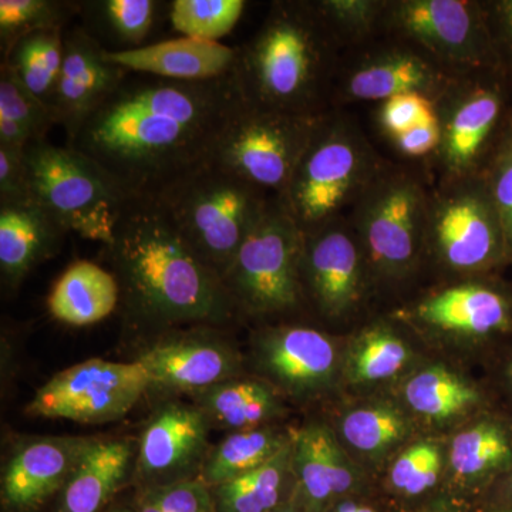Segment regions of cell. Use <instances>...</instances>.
Returning a JSON list of instances; mask_svg holds the SVG:
<instances>
[{
    "label": "cell",
    "instance_id": "6da1fadb",
    "mask_svg": "<svg viewBox=\"0 0 512 512\" xmlns=\"http://www.w3.org/2000/svg\"><path fill=\"white\" fill-rule=\"evenodd\" d=\"M244 104L234 73L177 82L128 72L66 146L92 158L127 197L154 198L210 163Z\"/></svg>",
    "mask_w": 512,
    "mask_h": 512
},
{
    "label": "cell",
    "instance_id": "7a4b0ae2",
    "mask_svg": "<svg viewBox=\"0 0 512 512\" xmlns=\"http://www.w3.org/2000/svg\"><path fill=\"white\" fill-rule=\"evenodd\" d=\"M104 249L134 322L153 329L220 325L238 312L221 276L195 254L157 198H128Z\"/></svg>",
    "mask_w": 512,
    "mask_h": 512
},
{
    "label": "cell",
    "instance_id": "3957f363",
    "mask_svg": "<svg viewBox=\"0 0 512 512\" xmlns=\"http://www.w3.org/2000/svg\"><path fill=\"white\" fill-rule=\"evenodd\" d=\"M329 22L318 5L275 3L259 32L238 47L234 76L244 103L258 109L322 116Z\"/></svg>",
    "mask_w": 512,
    "mask_h": 512
},
{
    "label": "cell",
    "instance_id": "277c9868",
    "mask_svg": "<svg viewBox=\"0 0 512 512\" xmlns=\"http://www.w3.org/2000/svg\"><path fill=\"white\" fill-rule=\"evenodd\" d=\"M154 198L222 279L272 197L210 161Z\"/></svg>",
    "mask_w": 512,
    "mask_h": 512
},
{
    "label": "cell",
    "instance_id": "5b68a950",
    "mask_svg": "<svg viewBox=\"0 0 512 512\" xmlns=\"http://www.w3.org/2000/svg\"><path fill=\"white\" fill-rule=\"evenodd\" d=\"M33 201L42 205L69 232L109 245L123 205L119 185L92 158L55 146L47 138L25 148Z\"/></svg>",
    "mask_w": 512,
    "mask_h": 512
},
{
    "label": "cell",
    "instance_id": "8992f818",
    "mask_svg": "<svg viewBox=\"0 0 512 512\" xmlns=\"http://www.w3.org/2000/svg\"><path fill=\"white\" fill-rule=\"evenodd\" d=\"M303 239L282 202L272 197L222 276L238 312L274 315L299 305Z\"/></svg>",
    "mask_w": 512,
    "mask_h": 512
},
{
    "label": "cell",
    "instance_id": "52a82bcc",
    "mask_svg": "<svg viewBox=\"0 0 512 512\" xmlns=\"http://www.w3.org/2000/svg\"><path fill=\"white\" fill-rule=\"evenodd\" d=\"M325 117L244 104L215 148L212 163L269 197H281Z\"/></svg>",
    "mask_w": 512,
    "mask_h": 512
},
{
    "label": "cell",
    "instance_id": "ba28073f",
    "mask_svg": "<svg viewBox=\"0 0 512 512\" xmlns=\"http://www.w3.org/2000/svg\"><path fill=\"white\" fill-rule=\"evenodd\" d=\"M365 170L360 144L345 128L325 119L279 201L303 234H309L335 220Z\"/></svg>",
    "mask_w": 512,
    "mask_h": 512
},
{
    "label": "cell",
    "instance_id": "9c48e42d",
    "mask_svg": "<svg viewBox=\"0 0 512 512\" xmlns=\"http://www.w3.org/2000/svg\"><path fill=\"white\" fill-rule=\"evenodd\" d=\"M151 386V377L138 360L90 359L53 376L37 390L26 412L46 419L109 423L126 416Z\"/></svg>",
    "mask_w": 512,
    "mask_h": 512
},
{
    "label": "cell",
    "instance_id": "30bf717a",
    "mask_svg": "<svg viewBox=\"0 0 512 512\" xmlns=\"http://www.w3.org/2000/svg\"><path fill=\"white\" fill-rule=\"evenodd\" d=\"M429 224L437 251L450 268L481 272L511 261L503 224L485 177L443 198Z\"/></svg>",
    "mask_w": 512,
    "mask_h": 512
},
{
    "label": "cell",
    "instance_id": "8fae6325",
    "mask_svg": "<svg viewBox=\"0 0 512 512\" xmlns=\"http://www.w3.org/2000/svg\"><path fill=\"white\" fill-rule=\"evenodd\" d=\"M426 211L423 192L410 178H386L367 194L363 239L370 258L382 271L397 274L413 264L429 224Z\"/></svg>",
    "mask_w": 512,
    "mask_h": 512
},
{
    "label": "cell",
    "instance_id": "7c38bea8",
    "mask_svg": "<svg viewBox=\"0 0 512 512\" xmlns=\"http://www.w3.org/2000/svg\"><path fill=\"white\" fill-rule=\"evenodd\" d=\"M400 28L424 46L484 72L503 70L487 15L457 0H414L397 8ZM504 72V70H503Z\"/></svg>",
    "mask_w": 512,
    "mask_h": 512
},
{
    "label": "cell",
    "instance_id": "4fadbf2b",
    "mask_svg": "<svg viewBox=\"0 0 512 512\" xmlns=\"http://www.w3.org/2000/svg\"><path fill=\"white\" fill-rule=\"evenodd\" d=\"M63 63L57 82L52 117L72 136L123 82L127 70L107 59V49L83 26L64 30Z\"/></svg>",
    "mask_w": 512,
    "mask_h": 512
},
{
    "label": "cell",
    "instance_id": "5bb4252c",
    "mask_svg": "<svg viewBox=\"0 0 512 512\" xmlns=\"http://www.w3.org/2000/svg\"><path fill=\"white\" fill-rule=\"evenodd\" d=\"M303 239L302 286L319 311L338 318L355 306L362 288V259L356 242L335 220Z\"/></svg>",
    "mask_w": 512,
    "mask_h": 512
},
{
    "label": "cell",
    "instance_id": "9a60e30c",
    "mask_svg": "<svg viewBox=\"0 0 512 512\" xmlns=\"http://www.w3.org/2000/svg\"><path fill=\"white\" fill-rule=\"evenodd\" d=\"M137 360L146 367L153 386L198 393L234 379L239 365L237 355L224 340L207 335L161 340Z\"/></svg>",
    "mask_w": 512,
    "mask_h": 512
},
{
    "label": "cell",
    "instance_id": "2e32d148",
    "mask_svg": "<svg viewBox=\"0 0 512 512\" xmlns=\"http://www.w3.org/2000/svg\"><path fill=\"white\" fill-rule=\"evenodd\" d=\"M262 370L289 393H315L328 386L336 367L332 340L309 328L266 330L256 340Z\"/></svg>",
    "mask_w": 512,
    "mask_h": 512
},
{
    "label": "cell",
    "instance_id": "e0dca14e",
    "mask_svg": "<svg viewBox=\"0 0 512 512\" xmlns=\"http://www.w3.org/2000/svg\"><path fill=\"white\" fill-rule=\"evenodd\" d=\"M93 440L45 437L19 448L2 480L3 501L16 510H29L66 485Z\"/></svg>",
    "mask_w": 512,
    "mask_h": 512
},
{
    "label": "cell",
    "instance_id": "ac0fdd59",
    "mask_svg": "<svg viewBox=\"0 0 512 512\" xmlns=\"http://www.w3.org/2000/svg\"><path fill=\"white\" fill-rule=\"evenodd\" d=\"M107 59L130 73L177 82H211L234 73L238 47L181 36L124 52L107 50Z\"/></svg>",
    "mask_w": 512,
    "mask_h": 512
},
{
    "label": "cell",
    "instance_id": "d6986e66",
    "mask_svg": "<svg viewBox=\"0 0 512 512\" xmlns=\"http://www.w3.org/2000/svg\"><path fill=\"white\" fill-rule=\"evenodd\" d=\"M210 420L200 407L165 404L147 424L138 444V471L147 477L183 473L207 450Z\"/></svg>",
    "mask_w": 512,
    "mask_h": 512
},
{
    "label": "cell",
    "instance_id": "ffe728a7",
    "mask_svg": "<svg viewBox=\"0 0 512 512\" xmlns=\"http://www.w3.org/2000/svg\"><path fill=\"white\" fill-rule=\"evenodd\" d=\"M419 316L437 328L507 342L512 339V291L491 284L454 286L421 303Z\"/></svg>",
    "mask_w": 512,
    "mask_h": 512
},
{
    "label": "cell",
    "instance_id": "44dd1931",
    "mask_svg": "<svg viewBox=\"0 0 512 512\" xmlns=\"http://www.w3.org/2000/svg\"><path fill=\"white\" fill-rule=\"evenodd\" d=\"M69 234L42 205H0V272L10 288H18L32 269L52 258Z\"/></svg>",
    "mask_w": 512,
    "mask_h": 512
},
{
    "label": "cell",
    "instance_id": "7402d4cb",
    "mask_svg": "<svg viewBox=\"0 0 512 512\" xmlns=\"http://www.w3.org/2000/svg\"><path fill=\"white\" fill-rule=\"evenodd\" d=\"M119 281L109 269L90 261L67 266L47 298L50 315L70 326L106 319L120 305Z\"/></svg>",
    "mask_w": 512,
    "mask_h": 512
},
{
    "label": "cell",
    "instance_id": "603a6c76",
    "mask_svg": "<svg viewBox=\"0 0 512 512\" xmlns=\"http://www.w3.org/2000/svg\"><path fill=\"white\" fill-rule=\"evenodd\" d=\"M292 466L312 507L353 485V471L332 431L320 424L303 427L292 440Z\"/></svg>",
    "mask_w": 512,
    "mask_h": 512
},
{
    "label": "cell",
    "instance_id": "cb8c5ba5",
    "mask_svg": "<svg viewBox=\"0 0 512 512\" xmlns=\"http://www.w3.org/2000/svg\"><path fill=\"white\" fill-rule=\"evenodd\" d=\"M133 448L123 440H93L64 485L60 512H99L119 490Z\"/></svg>",
    "mask_w": 512,
    "mask_h": 512
},
{
    "label": "cell",
    "instance_id": "d4e9b609",
    "mask_svg": "<svg viewBox=\"0 0 512 512\" xmlns=\"http://www.w3.org/2000/svg\"><path fill=\"white\" fill-rule=\"evenodd\" d=\"M451 466L458 476L498 478L512 468V421L487 416L458 434L451 446Z\"/></svg>",
    "mask_w": 512,
    "mask_h": 512
},
{
    "label": "cell",
    "instance_id": "484cf974",
    "mask_svg": "<svg viewBox=\"0 0 512 512\" xmlns=\"http://www.w3.org/2000/svg\"><path fill=\"white\" fill-rule=\"evenodd\" d=\"M208 420L234 431L258 429L279 412L274 392L256 380L229 379L200 392Z\"/></svg>",
    "mask_w": 512,
    "mask_h": 512
},
{
    "label": "cell",
    "instance_id": "4316f807",
    "mask_svg": "<svg viewBox=\"0 0 512 512\" xmlns=\"http://www.w3.org/2000/svg\"><path fill=\"white\" fill-rule=\"evenodd\" d=\"M291 444L272 429L234 431L214 447L204 464V483L211 487L228 483L264 466Z\"/></svg>",
    "mask_w": 512,
    "mask_h": 512
},
{
    "label": "cell",
    "instance_id": "83f0119b",
    "mask_svg": "<svg viewBox=\"0 0 512 512\" xmlns=\"http://www.w3.org/2000/svg\"><path fill=\"white\" fill-rule=\"evenodd\" d=\"M437 76L429 63L414 55H393L365 64L350 77L349 94L359 100H389L402 94H424Z\"/></svg>",
    "mask_w": 512,
    "mask_h": 512
},
{
    "label": "cell",
    "instance_id": "f1b7e54d",
    "mask_svg": "<svg viewBox=\"0 0 512 512\" xmlns=\"http://www.w3.org/2000/svg\"><path fill=\"white\" fill-rule=\"evenodd\" d=\"M163 3L154 0H99L80 2L86 30H96L100 36L113 40L117 52L146 46L148 36L156 25ZM92 35V33H90ZM97 37V40L100 39Z\"/></svg>",
    "mask_w": 512,
    "mask_h": 512
},
{
    "label": "cell",
    "instance_id": "f546056e",
    "mask_svg": "<svg viewBox=\"0 0 512 512\" xmlns=\"http://www.w3.org/2000/svg\"><path fill=\"white\" fill-rule=\"evenodd\" d=\"M64 30H46L23 37L2 59V64L49 109L62 70Z\"/></svg>",
    "mask_w": 512,
    "mask_h": 512
},
{
    "label": "cell",
    "instance_id": "4dcf8cb0",
    "mask_svg": "<svg viewBox=\"0 0 512 512\" xmlns=\"http://www.w3.org/2000/svg\"><path fill=\"white\" fill-rule=\"evenodd\" d=\"M404 396L414 412L436 420L468 412L481 403L476 387L443 367L417 373L407 382Z\"/></svg>",
    "mask_w": 512,
    "mask_h": 512
},
{
    "label": "cell",
    "instance_id": "1f68e13d",
    "mask_svg": "<svg viewBox=\"0 0 512 512\" xmlns=\"http://www.w3.org/2000/svg\"><path fill=\"white\" fill-rule=\"evenodd\" d=\"M289 466H292V441L264 466L215 487L218 508L221 512L275 510Z\"/></svg>",
    "mask_w": 512,
    "mask_h": 512
},
{
    "label": "cell",
    "instance_id": "d6a6232c",
    "mask_svg": "<svg viewBox=\"0 0 512 512\" xmlns=\"http://www.w3.org/2000/svg\"><path fill=\"white\" fill-rule=\"evenodd\" d=\"M80 2L62 0H0V50L2 59L23 37L46 30L67 29Z\"/></svg>",
    "mask_w": 512,
    "mask_h": 512
},
{
    "label": "cell",
    "instance_id": "836d02e7",
    "mask_svg": "<svg viewBox=\"0 0 512 512\" xmlns=\"http://www.w3.org/2000/svg\"><path fill=\"white\" fill-rule=\"evenodd\" d=\"M245 6L244 0H174L168 16L180 35L220 42L237 26Z\"/></svg>",
    "mask_w": 512,
    "mask_h": 512
},
{
    "label": "cell",
    "instance_id": "e575fe53",
    "mask_svg": "<svg viewBox=\"0 0 512 512\" xmlns=\"http://www.w3.org/2000/svg\"><path fill=\"white\" fill-rule=\"evenodd\" d=\"M342 433L356 450L376 454L399 443L407 433V423L393 407H360L343 417Z\"/></svg>",
    "mask_w": 512,
    "mask_h": 512
},
{
    "label": "cell",
    "instance_id": "d590c367",
    "mask_svg": "<svg viewBox=\"0 0 512 512\" xmlns=\"http://www.w3.org/2000/svg\"><path fill=\"white\" fill-rule=\"evenodd\" d=\"M407 362L403 340L387 330H370L353 348L349 372L356 382H379L397 375Z\"/></svg>",
    "mask_w": 512,
    "mask_h": 512
},
{
    "label": "cell",
    "instance_id": "8d00e7d4",
    "mask_svg": "<svg viewBox=\"0 0 512 512\" xmlns=\"http://www.w3.org/2000/svg\"><path fill=\"white\" fill-rule=\"evenodd\" d=\"M0 121L18 124L28 131L32 143L47 138L55 127L49 107L33 96L6 64H0Z\"/></svg>",
    "mask_w": 512,
    "mask_h": 512
},
{
    "label": "cell",
    "instance_id": "74e56055",
    "mask_svg": "<svg viewBox=\"0 0 512 512\" xmlns=\"http://www.w3.org/2000/svg\"><path fill=\"white\" fill-rule=\"evenodd\" d=\"M441 453L431 443H419L407 448L394 461L390 480L394 488L409 495L424 493L439 480Z\"/></svg>",
    "mask_w": 512,
    "mask_h": 512
},
{
    "label": "cell",
    "instance_id": "f35d334b",
    "mask_svg": "<svg viewBox=\"0 0 512 512\" xmlns=\"http://www.w3.org/2000/svg\"><path fill=\"white\" fill-rule=\"evenodd\" d=\"M484 177L500 215L512 261V137L488 165Z\"/></svg>",
    "mask_w": 512,
    "mask_h": 512
},
{
    "label": "cell",
    "instance_id": "ab89813d",
    "mask_svg": "<svg viewBox=\"0 0 512 512\" xmlns=\"http://www.w3.org/2000/svg\"><path fill=\"white\" fill-rule=\"evenodd\" d=\"M433 119H437L436 113L424 94H402L384 101L382 124L394 137Z\"/></svg>",
    "mask_w": 512,
    "mask_h": 512
},
{
    "label": "cell",
    "instance_id": "60d3db41",
    "mask_svg": "<svg viewBox=\"0 0 512 512\" xmlns=\"http://www.w3.org/2000/svg\"><path fill=\"white\" fill-rule=\"evenodd\" d=\"M164 512H211L212 498L204 481L181 480L146 494Z\"/></svg>",
    "mask_w": 512,
    "mask_h": 512
},
{
    "label": "cell",
    "instance_id": "b9f144b4",
    "mask_svg": "<svg viewBox=\"0 0 512 512\" xmlns=\"http://www.w3.org/2000/svg\"><path fill=\"white\" fill-rule=\"evenodd\" d=\"M33 201L25 148L0 146V205Z\"/></svg>",
    "mask_w": 512,
    "mask_h": 512
},
{
    "label": "cell",
    "instance_id": "7bdbcfd3",
    "mask_svg": "<svg viewBox=\"0 0 512 512\" xmlns=\"http://www.w3.org/2000/svg\"><path fill=\"white\" fill-rule=\"evenodd\" d=\"M485 15L501 67L512 80V0L494 3Z\"/></svg>",
    "mask_w": 512,
    "mask_h": 512
},
{
    "label": "cell",
    "instance_id": "ee69618b",
    "mask_svg": "<svg viewBox=\"0 0 512 512\" xmlns=\"http://www.w3.org/2000/svg\"><path fill=\"white\" fill-rule=\"evenodd\" d=\"M440 136L439 121L433 119L396 137V143L407 156H424L439 146Z\"/></svg>",
    "mask_w": 512,
    "mask_h": 512
},
{
    "label": "cell",
    "instance_id": "f6af8a7d",
    "mask_svg": "<svg viewBox=\"0 0 512 512\" xmlns=\"http://www.w3.org/2000/svg\"><path fill=\"white\" fill-rule=\"evenodd\" d=\"M498 507H512V468L497 480Z\"/></svg>",
    "mask_w": 512,
    "mask_h": 512
},
{
    "label": "cell",
    "instance_id": "bcb514c9",
    "mask_svg": "<svg viewBox=\"0 0 512 512\" xmlns=\"http://www.w3.org/2000/svg\"><path fill=\"white\" fill-rule=\"evenodd\" d=\"M500 372L505 390L512 393V350L504 357L503 363H501Z\"/></svg>",
    "mask_w": 512,
    "mask_h": 512
},
{
    "label": "cell",
    "instance_id": "7dc6e473",
    "mask_svg": "<svg viewBox=\"0 0 512 512\" xmlns=\"http://www.w3.org/2000/svg\"><path fill=\"white\" fill-rule=\"evenodd\" d=\"M137 512H164L148 495H144L143 500L138 503Z\"/></svg>",
    "mask_w": 512,
    "mask_h": 512
},
{
    "label": "cell",
    "instance_id": "c3c4849f",
    "mask_svg": "<svg viewBox=\"0 0 512 512\" xmlns=\"http://www.w3.org/2000/svg\"><path fill=\"white\" fill-rule=\"evenodd\" d=\"M357 508H359V505L343 504V505H340V507L338 508V511H336V512H357Z\"/></svg>",
    "mask_w": 512,
    "mask_h": 512
},
{
    "label": "cell",
    "instance_id": "681fc988",
    "mask_svg": "<svg viewBox=\"0 0 512 512\" xmlns=\"http://www.w3.org/2000/svg\"><path fill=\"white\" fill-rule=\"evenodd\" d=\"M357 512H376V511L372 510V508H369V507H359V508H357Z\"/></svg>",
    "mask_w": 512,
    "mask_h": 512
},
{
    "label": "cell",
    "instance_id": "f907efd6",
    "mask_svg": "<svg viewBox=\"0 0 512 512\" xmlns=\"http://www.w3.org/2000/svg\"><path fill=\"white\" fill-rule=\"evenodd\" d=\"M494 512H512V507L508 508H497Z\"/></svg>",
    "mask_w": 512,
    "mask_h": 512
},
{
    "label": "cell",
    "instance_id": "816d5d0a",
    "mask_svg": "<svg viewBox=\"0 0 512 512\" xmlns=\"http://www.w3.org/2000/svg\"><path fill=\"white\" fill-rule=\"evenodd\" d=\"M111 512H133V511H128V510H124V508H120V510H114Z\"/></svg>",
    "mask_w": 512,
    "mask_h": 512
},
{
    "label": "cell",
    "instance_id": "f5cc1de1",
    "mask_svg": "<svg viewBox=\"0 0 512 512\" xmlns=\"http://www.w3.org/2000/svg\"><path fill=\"white\" fill-rule=\"evenodd\" d=\"M269 512H276V511L272 510V511H269ZM279 512H285V511H279Z\"/></svg>",
    "mask_w": 512,
    "mask_h": 512
},
{
    "label": "cell",
    "instance_id": "db71d44e",
    "mask_svg": "<svg viewBox=\"0 0 512 512\" xmlns=\"http://www.w3.org/2000/svg\"><path fill=\"white\" fill-rule=\"evenodd\" d=\"M285 512H293V511H291V510H285Z\"/></svg>",
    "mask_w": 512,
    "mask_h": 512
},
{
    "label": "cell",
    "instance_id": "11a10c76",
    "mask_svg": "<svg viewBox=\"0 0 512 512\" xmlns=\"http://www.w3.org/2000/svg\"><path fill=\"white\" fill-rule=\"evenodd\" d=\"M510 419H511V421H512V416H510Z\"/></svg>",
    "mask_w": 512,
    "mask_h": 512
}]
</instances>
